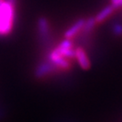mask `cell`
Masks as SVG:
<instances>
[{"label":"cell","instance_id":"cell-8","mask_svg":"<svg viewBox=\"0 0 122 122\" xmlns=\"http://www.w3.org/2000/svg\"><path fill=\"white\" fill-rule=\"evenodd\" d=\"M96 23H97V21H96L95 17H90L87 20H85V24H84V26L82 28L83 33L90 32L95 27Z\"/></svg>","mask_w":122,"mask_h":122},{"label":"cell","instance_id":"cell-10","mask_svg":"<svg viewBox=\"0 0 122 122\" xmlns=\"http://www.w3.org/2000/svg\"><path fill=\"white\" fill-rule=\"evenodd\" d=\"M8 2L9 3H10V4H12L13 5H15V0H7Z\"/></svg>","mask_w":122,"mask_h":122},{"label":"cell","instance_id":"cell-2","mask_svg":"<svg viewBox=\"0 0 122 122\" xmlns=\"http://www.w3.org/2000/svg\"><path fill=\"white\" fill-rule=\"evenodd\" d=\"M57 67L53 65L52 62L48 61H43L42 63H40L39 65L36 66V70H35L34 76L36 78L41 79L44 76H48V74L53 72Z\"/></svg>","mask_w":122,"mask_h":122},{"label":"cell","instance_id":"cell-4","mask_svg":"<svg viewBox=\"0 0 122 122\" xmlns=\"http://www.w3.org/2000/svg\"><path fill=\"white\" fill-rule=\"evenodd\" d=\"M48 60L52 62L58 68L68 69L70 67V64H69V61L66 59V58L61 56L60 54L56 53L54 50H53L48 55Z\"/></svg>","mask_w":122,"mask_h":122},{"label":"cell","instance_id":"cell-7","mask_svg":"<svg viewBox=\"0 0 122 122\" xmlns=\"http://www.w3.org/2000/svg\"><path fill=\"white\" fill-rule=\"evenodd\" d=\"M114 7L113 5H109V6L105 7L103 10H102L97 15V16L95 17L96 21L99 23L103 22V20H105L114 12Z\"/></svg>","mask_w":122,"mask_h":122},{"label":"cell","instance_id":"cell-9","mask_svg":"<svg viewBox=\"0 0 122 122\" xmlns=\"http://www.w3.org/2000/svg\"><path fill=\"white\" fill-rule=\"evenodd\" d=\"M113 30H114V34L120 36V35H122V25L120 24H116L113 27Z\"/></svg>","mask_w":122,"mask_h":122},{"label":"cell","instance_id":"cell-1","mask_svg":"<svg viewBox=\"0 0 122 122\" xmlns=\"http://www.w3.org/2000/svg\"><path fill=\"white\" fill-rule=\"evenodd\" d=\"M15 20V5L7 0H0V36L11 32Z\"/></svg>","mask_w":122,"mask_h":122},{"label":"cell","instance_id":"cell-5","mask_svg":"<svg viewBox=\"0 0 122 122\" xmlns=\"http://www.w3.org/2000/svg\"><path fill=\"white\" fill-rule=\"evenodd\" d=\"M76 58L78 61L80 66L83 70H88L90 68V66H91L90 61L85 51L81 48H77L76 49Z\"/></svg>","mask_w":122,"mask_h":122},{"label":"cell","instance_id":"cell-6","mask_svg":"<svg viewBox=\"0 0 122 122\" xmlns=\"http://www.w3.org/2000/svg\"><path fill=\"white\" fill-rule=\"evenodd\" d=\"M84 24H85V20L84 19L78 20L75 24H73V25L70 27V29H68V30L65 31V38L71 39V37L76 36L80 30H82V28H83V26H84Z\"/></svg>","mask_w":122,"mask_h":122},{"label":"cell","instance_id":"cell-3","mask_svg":"<svg viewBox=\"0 0 122 122\" xmlns=\"http://www.w3.org/2000/svg\"><path fill=\"white\" fill-rule=\"evenodd\" d=\"M37 30L42 42H46L49 36V23L47 18L40 17L37 20Z\"/></svg>","mask_w":122,"mask_h":122}]
</instances>
